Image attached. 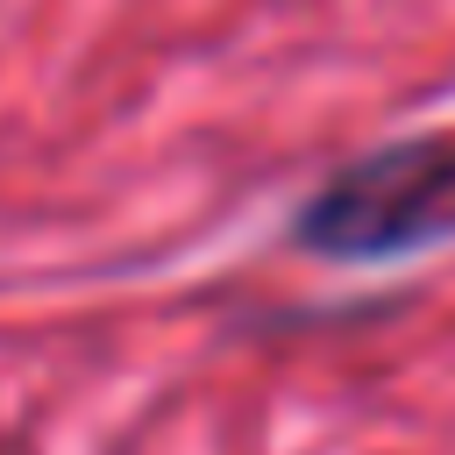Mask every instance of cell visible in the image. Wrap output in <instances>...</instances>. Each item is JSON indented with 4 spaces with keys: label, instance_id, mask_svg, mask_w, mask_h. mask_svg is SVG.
<instances>
[{
    "label": "cell",
    "instance_id": "6da1fadb",
    "mask_svg": "<svg viewBox=\"0 0 455 455\" xmlns=\"http://www.w3.org/2000/svg\"><path fill=\"white\" fill-rule=\"evenodd\" d=\"M448 235H455V135L448 128L405 135L341 164L334 178H320V192L291 220V242L327 263H391Z\"/></svg>",
    "mask_w": 455,
    "mask_h": 455
}]
</instances>
